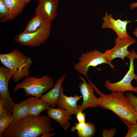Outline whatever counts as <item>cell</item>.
<instances>
[{"label": "cell", "instance_id": "3957f363", "mask_svg": "<svg viewBox=\"0 0 137 137\" xmlns=\"http://www.w3.org/2000/svg\"><path fill=\"white\" fill-rule=\"evenodd\" d=\"M0 60L4 66L11 70L12 79L15 83L29 75L32 63L30 57L26 56L17 49L9 53L0 54Z\"/></svg>", "mask_w": 137, "mask_h": 137}, {"label": "cell", "instance_id": "f546056e", "mask_svg": "<svg viewBox=\"0 0 137 137\" xmlns=\"http://www.w3.org/2000/svg\"><path fill=\"white\" fill-rule=\"evenodd\" d=\"M136 7H137V2L131 3L130 5V8L131 10H132Z\"/></svg>", "mask_w": 137, "mask_h": 137}, {"label": "cell", "instance_id": "7c38bea8", "mask_svg": "<svg viewBox=\"0 0 137 137\" xmlns=\"http://www.w3.org/2000/svg\"><path fill=\"white\" fill-rule=\"evenodd\" d=\"M58 3L59 0H39L35 12H40L46 20L51 22L57 15Z\"/></svg>", "mask_w": 137, "mask_h": 137}, {"label": "cell", "instance_id": "836d02e7", "mask_svg": "<svg viewBox=\"0 0 137 137\" xmlns=\"http://www.w3.org/2000/svg\"><path fill=\"white\" fill-rule=\"evenodd\" d=\"M136 122H137V121H136Z\"/></svg>", "mask_w": 137, "mask_h": 137}, {"label": "cell", "instance_id": "f1b7e54d", "mask_svg": "<svg viewBox=\"0 0 137 137\" xmlns=\"http://www.w3.org/2000/svg\"><path fill=\"white\" fill-rule=\"evenodd\" d=\"M55 134V132H53L51 133H45L42 134L41 137H50L54 136Z\"/></svg>", "mask_w": 137, "mask_h": 137}, {"label": "cell", "instance_id": "277c9868", "mask_svg": "<svg viewBox=\"0 0 137 137\" xmlns=\"http://www.w3.org/2000/svg\"><path fill=\"white\" fill-rule=\"evenodd\" d=\"M55 84L53 78L48 75H43L39 78L27 76L23 81L15 86L13 93L14 94L22 89L27 96L40 97L43 93L52 88Z\"/></svg>", "mask_w": 137, "mask_h": 137}, {"label": "cell", "instance_id": "7a4b0ae2", "mask_svg": "<svg viewBox=\"0 0 137 137\" xmlns=\"http://www.w3.org/2000/svg\"><path fill=\"white\" fill-rule=\"evenodd\" d=\"M98 98V106L105 109L112 111L127 126L128 128L137 123V113L134 110L129 99L120 92H112L105 94L93 84Z\"/></svg>", "mask_w": 137, "mask_h": 137}, {"label": "cell", "instance_id": "6da1fadb", "mask_svg": "<svg viewBox=\"0 0 137 137\" xmlns=\"http://www.w3.org/2000/svg\"><path fill=\"white\" fill-rule=\"evenodd\" d=\"M54 130L48 117L29 115L20 119H13L5 131L0 134V137H38Z\"/></svg>", "mask_w": 137, "mask_h": 137}, {"label": "cell", "instance_id": "d4e9b609", "mask_svg": "<svg viewBox=\"0 0 137 137\" xmlns=\"http://www.w3.org/2000/svg\"><path fill=\"white\" fill-rule=\"evenodd\" d=\"M83 111L81 109L79 108L75 114L76 118L78 122H85L86 115Z\"/></svg>", "mask_w": 137, "mask_h": 137}, {"label": "cell", "instance_id": "7402d4cb", "mask_svg": "<svg viewBox=\"0 0 137 137\" xmlns=\"http://www.w3.org/2000/svg\"><path fill=\"white\" fill-rule=\"evenodd\" d=\"M12 119V115L8 114L0 118V134L5 131Z\"/></svg>", "mask_w": 137, "mask_h": 137}, {"label": "cell", "instance_id": "5b68a950", "mask_svg": "<svg viewBox=\"0 0 137 137\" xmlns=\"http://www.w3.org/2000/svg\"><path fill=\"white\" fill-rule=\"evenodd\" d=\"M102 64H107L112 68L114 65L106 59L104 53L97 49L83 52L80 56L78 62L74 64V69L85 76L88 79L87 72L90 67H95Z\"/></svg>", "mask_w": 137, "mask_h": 137}, {"label": "cell", "instance_id": "e0dca14e", "mask_svg": "<svg viewBox=\"0 0 137 137\" xmlns=\"http://www.w3.org/2000/svg\"><path fill=\"white\" fill-rule=\"evenodd\" d=\"M7 6L10 13L9 20L14 19L23 11L26 4L22 0H2Z\"/></svg>", "mask_w": 137, "mask_h": 137}, {"label": "cell", "instance_id": "603a6c76", "mask_svg": "<svg viewBox=\"0 0 137 137\" xmlns=\"http://www.w3.org/2000/svg\"><path fill=\"white\" fill-rule=\"evenodd\" d=\"M125 94L129 99L134 110L137 113V97L133 95L131 92L129 93H126Z\"/></svg>", "mask_w": 137, "mask_h": 137}, {"label": "cell", "instance_id": "44dd1931", "mask_svg": "<svg viewBox=\"0 0 137 137\" xmlns=\"http://www.w3.org/2000/svg\"><path fill=\"white\" fill-rule=\"evenodd\" d=\"M8 8L2 0H0V22H3L9 20Z\"/></svg>", "mask_w": 137, "mask_h": 137}, {"label": "cell", "instance_id": "4fadbf2b", "mask_svg": "<svg viewBox=\"0 0 137 137\" xmlns=\"http://www.w3.org/2000/svg\"><path fill=\"white\" fill-rule=\"evenodd\" d=\"M82 97V96L75 95L74 96H68L65 95L63 92V87H61L60 95L57 105L65 109L67 113L71 115L75 114L79 108L77 104V101Z\"/></svg>", "mask_w": 137, "mask_h": 137}, {"label": "cell", "instance_id": "9a60e30c", "mask_svg": "<svg viewBox=\"0 0 137 137\" xmlns=\"http://www.w3.org/2000/svg\"><path fill=\"white\" fill-rule=\"evenodd\" d=\"M65 78V76L64 75L58 79L54 86L50 91L42 95L40 97L41 99L53 107L55 108L60 96L62 84Z\"/></svg>", "mask_w": 137, "mask_h": 137}, {"label": "cell", "instance_id": "9c48e42d", "mask_svg": "<svg viewBox=\"0 0 137 137\" xmlns=\"http://www.w3.org/2000/svg\"><path fill=\"white\" fill-rule=\"evenodd\" d=\"M136 42L135 39L131 37L121 39L116 38L114 41L115 46L111 49L106 50L104 53L106 59L110 63L117 58L124 60V58L127 57L130 53L128 50V47Z\"/></svg>", "mask_w": 137, "mask_h": 137}, {"label": "cell", "instance_id": "52a82bcc", "mask_svg": "<svg viewBox=\"0 0 137 137\" xmlns=\"http://www.w3.org/2000/svg\"><path fill=\"white\" fill-rule=\"evenodd\" d=\"M51 22L46 20L39 30L34 32L25 33H20L14 38L13 40L19 44L36 47L46 41L50 33Z\"/></svg>", "mask_w": 137, "mask_h": 137}, {"label": "cell", "instance_id": "8992f818", "mask_svg": "<svg viewBox=\"0 0 137 137\" xmlns=\"http://www.w3.org/2000/svg\"><path fill=\"white\" fill-rule=\"evenodd\" d=\"M136 53L132 50L127 57L130 60L129 70L123 78L120 81L115 83H111L110 80L105 81V88L112 92H124L127 91H132L137 93V87H134L131 84V82L135 79L137 75L134 72V61L136 58Z\"/></svg>", "mask_w": 137, "mask_h": 137}, {"label": "cell", "instance_id": "8fae6325", "mask_svg": "<svg viewBox=\"0 0 137 137\" xmlns=\"http://www.w3.org/2000/svg\"><path fill=\"white\" fill-rule=\"evenodd\" d=\"M104 21L101 27L102 29L109 28L112 29L116 34L119 39L128 38L131 37L127 31V26L131 21L125 20L122 21L119 19L116 20L112 17V14L105 13V16L102 17Z\"/></svg>", "mask_w": 137, "mask_h": 137}, {"label": "cell", "instance_id": "2e32d148", "mask_svg": "<svg viewBox=\"0 0 137 137\" xmlns=\"http://www.w3.org/2000/svg\"><path fill=\"white\" fill-rule=\"evenodd\" d=\"M29 109V115L34 116L39 115L43 111L48 110L50 105L43 101L40 98L31 96L27 99Z\"/></svg>", "mask_w": 137, "mask_h": 137}, {"label": "cell", "instance_id": "4dcf8cb0", "mask_svg": "<svg viewBox=\"0 0 137 137\" xmlns=\"http://www.w3.org/2000/svg\"><path fill=\"white\" fill-rule=\"evenodd\" d=\"M133 33L137 38V27L135 28Z\"/></svg>", "mask_w": 137, "mask_h": 137}, {"label": "cell", "instance_id": "d6a6232c", "mask_svg": "<svg viewBox=\"0 0 137 137\" xmlns=\"http://www.w3.org/2000/svg\"><path fill=\"white\" fill-rule=\"evenodd\" d=\"M136 58L137 59V55H136ZM135 79V80L136 83V84H137V75L136 78Z\"/></svg>", "mask_w": 137, "mask_h": 137}, {"label": "cell", "instance_id": "ac0fdd59", "mask_svg": "<svg viewBox=\"0 0 137 137\" xmlns=\"http://www.w3.org/2000/svg\"><path fill=\"white\" fill-rule=\"evenodd\" d=\"M35 12V17L29 21L22 33H30L36 31L40 28L46 20L40 12Z\"/></svg>", "mask_w": 137, "mask_h": 137}, {"label": "cell", "instance_id": "d6986e66", "mask_svg": "<svg viewBox=\"0 0 137 137\" xmlns=\"http://www.w3.org/2000/svg\"><path fill=\"white\" fill-rule=\"evenodd\" d=\"M29 114L28 104L27 99L18 104H15L13 108V119H20L28 115Z\"/></svg>", "mask_w": 137, "mask_h": 137}, {"label": "cell", "instance_id": "83f0119b", "mask_svg": "<svg viewBox=\"0 0 137 137\" xmlns=\"http://www.w3.org/2000/svg\"><path fill=\"white\" fill-rule=\"evenodd\" d=\"M8 114V112L5 107L3 101L0 97V118Z\"/></svg>", "mask_w": 137, "mask_h": 137}, {"label": "cell", "instance_id": "1f68e13d", "mask_svg": "<svg viewBox=\"0 0 137 137\" xmlns=\"http://www.w3.org/2000/svg\"><path fill=\"white\" fill-rule=\"evenodd\" d=\"M23 2H25L26 4H28L30 1L31 0H22Z\"/></svg>", "mask_w": 137, "mask_h": 137}, {"label": "cell", "instance_id": "484cf974", "mask_svg": "<svg viewBox=\"0 0 137 137\" xmlns=\"http://www.w3.org/2000/svg\"><path fill=\"white\" fill-rule=\"evenodd\" d=\"M87 123L86 122L76 123L74 125L72 126L70 129V130L72 132H74L75 130L79 131L83 129L86 126Z\"/></svg>", "mask_w": 137, "mask_h": 137}, {"label": "cell", "instance_id": "4316f807", "mask_svg": "<svg viewBox=\"0 0 137 137\" xmlns=\"http://www.w3.org/2000/svg\"><path fill=\"white\" fill-rule=\"evenodd\" d=\"M116 128H111L109 130L104 129L102 130V135L104 137H112L114 136L116 132Z\"/></svg>", "mask_w": 137, "mask_h": 137}, {"label": "cell", "instance_id": "30bf717a", "mask_svg": "<svg viewBox=\"0 0 137 137\" xmlns=\"http://www.w3.org/2000/svg\"><path fill=\"white\" fill-rule=\"evenodd\" d=\"M79 78L82 81L79 83L78 86L83 98L82 104L79 105V108L84 111L88 108H97L98 106V98L94 94L95 89L92 83L89 79V83H88L83 77L79 76Z\"/></svg>", "mask_w": 137, "mask_h": 137}, {"label": "cell", "instance_id": "5bb4252c", "mask_svg": "<svg viewBox=\"0 0 137 137\" xmlns=\"http://www.w3.org/2000/svg\"><path fill=\"white\" fill-rule=\"evenodd\" d=\"M47 113L48 116L57 122L64 130L66 131L70 127L69 120L72 117L64 109L59 107L55 108L51 106Z\"/></svg>", "mask_w": 137, "mask_h": 137}, {"label": "cell", "instance_id": "ba28073f", "mask_svg": "<svg viewBox=\"0 0 137 137\" xmlns=\"http://www.w3.org/2000/svg\"><path fill=\"white\" fill-rule=\"evenodd\" d=\"M11 70L5 66L0 67V97L3 101L8 114L12 115L13 108L15 103L10 96L8 89L9 80L12 77Z\"/></svg>", "mask_w": 137, "mask_h": 137}, {"label": "cell", "instance_id": "cb8c5ba5", "mask_svg": "<svg viewBox=\"0 0 137 137\" xmlns=\"http://www.w3.org/2000/svg\"><path fill=\"white\" fill-rule=\"evenodd\" d=\"M125 137H137V123L133 124L128 128Z\"/></svg>", "mask_w": 137, "mask_h": 137}, {"label": "cell", "instance_id": "ffe728a7", "mask_svg": "<svg viewBox=\"0 0 137 137\" xmlns=\"http://www.w3.org/2000/svg\"><path fill=\"white\" fill-rule=\"evenodd\" d=\"M87 125L83 129L77 131V134L79 137H91L94 135L96 131L94 124L90 122L87 123Z\"/></svg>", "mask_w": 137, "mask_h": 137}]
</instances>
